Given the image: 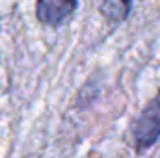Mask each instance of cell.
<instances>
[{
    "label": "cell",
    "instance_id": "obj_1",
    "mask_svg": "<svg viewBox=\"0 0 160 158\" xmlns=\"http://www.w3.org/2000/svg\"><path fill=\"white\" fill-rule=\"evenodd\" d=\"M160 138V91L155 99L140 112L132 125V141L136 155H143L149 151Z\"/></svg>",
    "mask_w": 160,
    "mask_h": 158
},
{
    "label": "cell",
    "instance_id": "obj_3",
    "mask_svg": "<svg viewBox=\"0 0 160 158\" xmlns=\"http://www.w3.org/2000/svg\"><path fill=\"white\" fill-rule=\"evenodd\" d=\"M130 9H132V0H102L101 2V15L102 19L112 26H119L121 22H125L130 15Z\"/></svg>",
    "mask_w": 160,
    "mask_h": 158
},
{
    "label": "cell",
    "instance_id": "obj_2",
    "mask_svg": "<svg viewBox=\"0 0 160 158\" xmlns=\"http://www.w3.org/2000/svg\"><path fill=\"white\" fill-rule=\"evenodd\" d=\"M78 7V0H36V19L43 26L60 28Z\"/></svg>",
    "mask_w": 160,
    "mask_h": 158
}]
</instances>
